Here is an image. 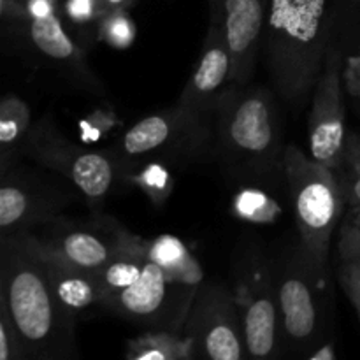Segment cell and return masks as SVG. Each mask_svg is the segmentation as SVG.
Instances as JSON below:
<instances>
[{
    "label": "cell",
    "instance_id": "cell-31",
    "mask_svg": "<svg viewBox=\"0 0 360 360\" xmlns=\"http://www.w3.org/2000/svg\"><path fill=\"white\" fill-rule=\"evenodd\" d=\"M309 360H334L336 359V350H334V345L329 341H323L322 345L315 348L311 354L308 355Z\"/></svg>",
    "mask_w": 360,
    "mask_h": 360
},
{
    "label": "cell",
    "instance_id": "cell-32",
    "mask_svg": "<svg viewBox=\"0 0 360 360\" xmlns=\"http://www.w3.org/2000/svg\"><path fill=\"white\" fill-rule=\"evenodd\" d=\"M130 2H134V0H102V6H104L105 13V11L111 9H127Z\"/></svg>",
    "mask_w": 360,
    "mask_h": 360
},
{
    "label": "cell",
    "instance_id": "cell-4",
    "mask_svg": "<svg viewBox=\"0 0 360 360\" xmlns=\"http://www.w3.org/2000/svg\"><path fill=\"white\" fill-rule=\"evenodd\" d=\"M283 176L292 199L299 239L320 267L327 269L333 232L348 206L336 172L319 164L295 144L283 155Z\"/></svg>",
    "mask_w": 360,
    "mask_h": 360
},
{
    "label": "cell",
    "instance_id": "cell-21",
    "mask_svg": "<svg viewBox=\"0 0 360 360\" xmlns=\"http://www.w3.org/2000/svg\"><path fill=\"white\" fill-rule=\"evenodd\" d=\"M132 171L122 174L123 179L132 183L134 186L146 193L148 199L155 206H162L169 199L172 192V176L169 171L167 162L157 160V158H148V160H130Z\"/></svg>",
    "mask_w": 360,
    "mask_h": 360
},
{
    "label": "cell",
    "instance_id": "cell-26",
    "mask_svg": "<svg viewBox=\"0 0 360 360\" xmlns=\"http://www.w3.org/2000/svg\"><path fill=\"white\" fill-rule=\"evenodd\" d=\"M65 16L76 25H88L98 21L104 14L102 0H65Z\"/></svg>",
    "mask_w": 360,
    "mask_h": 360
},
{
    "label": "cell",
    "instance_id": "cell-5",
    "mask_svg": "<svg viewBox=\"0 0 360 360\" xmlns=\"http://www.w3.org/2000/svg\"><path fill=\"white\" fill-rule=\"evenodd\" d=\"M276 274L283 341L308 357L326 333V269L299 239Z\"/></svg>",
    "mask_w": 360,
    "mask_h": 360
},
{
    "label": "cell",
    "instance_id": "cell-3",
    "mask_svg": "<svg viewBox=\"0 0 360 360\" xmlns=\"http://www.w3.org/2000/svg\"><path fill=\"white\" fill-rule=\"evenodd\" d=\"M283 125L264 86H231L214 111V150L239 176L271 179L283 172Z\"/></svg>",
    "mask_w": 360,
    "mask_h": 360
},
{
    "label": "cell",
    "instance_id": "cell-33",
    "mask_svg": "<svg viewBox=\"0 0 360 360\" xmlns=\"http://www.w3.org/2000/svg\"><path fill=\"white\" fill-rule=\"evenodd\" d=\"M347 220H350L352 224L359 225V227H360V206H350V211H348Z\"/></svg>",
    "mask_w": 360,
    "mask_h": 360
},
{
    "label": "cell",
    "instance_id": "cell-20",
    "mask_svg": "<svg viewBox=\"0 0 360 360\" xmlns=\"http://www.w3.org/2000/svg\"><path fill=\"white\" fill-rule=\"evenodd\" d=\"M129 360H181L195 359L192 343L183 334L151 330L127 345Z\"/></svg>",
    "mask_w": 360,
    "mask_h": 360
},
{
    "label": "cell",
    "instance_id": "cell-12",
    "mask_svg": "<svg viewBox=\"0 0 360 360\" xmlns=\"http://www.w3.org/2000/svg\"><path fill=\"white\" fill-rule=\"evenodd\" d=\"M44 225V236L34 234L41 248L55 259L90 273L102 269L122 253L129 234L112 221L81 224L55 218Z\"/></svg>",
    "mask_w": 360,
    "mask_h": 360
},
{
    "label": "cell",
    "instance_id": "cell-18",
    "mask_svg": "<svg viewBox=\"0 0 360 360\" xmlns=\"http://www.w3.org/2000/svg\"><path fill=\"white\" fill-rule=\"evenodd\" d=\"M27 23L30 41L49 60L65 63V65H69V63L76 65L83 60L79 48L76 46L74 39L67 34L58 14L27 20Z\"/></svg>",
    "mask_w": 360,
    "mask_h": 360
},
{
    "label": "cell",
    "instance_id": "cell-15",
    "mask_svg": "<svg viewBox=\"0 0 360 360\" xmlns=\"http://www.w3.org/2000/svg\"><path fill=\"white\" fill-rule=\"evenodd\" d=\"M231 69L232 60L224 25L218 20H210L202 53L185 90L179 95L178 104L200 115L214 116L218 102L232 86Z\"/></svg>",
    "mask_w": 360,
    "mask_h": 360
},
{
    "label": "cell",
    "instance_id": "cell-23",
    "mask_svg": "<svg viewBox=\"0 0 360 360\" xmlns=\"http://www.w3.org/2000/svg\"><path fill=\"white\" fill-rule=\"evenodd\" d=\"M97 34L102 42L115 49H127L136 41V23L127 9L105 11L97 21Z\"/></svg>",
    "mask_w": 360,
    "mask_h": 360
},
{
    "label": "cell",
    "instance_id": "cell-29",
    "mask_svg": "<svg viewBox=\"0 0 360 360\" xmlns=\"http://www.w3.org/2000/svg\"><path fill=\"white\" fill-rule=\"evenodd\" d=\"M56 2L58 0H25V13L27 20L46 18L56 14Z\"/></svg>",
    "mask_w": 360,
    "mask_h": 360
},
{
    "label": "cell",
    "instance_id": "cell-22",
    "mask_svg": "<svg viewBox=\"0 0 360 360\" xmlns=\"http://www.w3.org/2000/svg\"><path fill=\"white\" fill-rule=\"evenodd\" d=\"M236 217L250 224H274L281 207L273 197L260 188H243L236 193L232 202Z\"/></svg>",
    "mask_w": 360,
    "mask_h": 360
},
{
    "label": "cell",
    "instance_id": "cell-14",
    "mask_svg": "<svg viewBox=\"0 0 360 360\" xmlns=\"http://www.w3.org/2000/svg\"><path fill=\"white\" fill-rule=\"evenodd\" d=\"M269 0H210L211 20L224 25L232 86H246L257 67Z\"/></svg>",
    "mask_w": 360,
    "mask_h": 360
},
{
    "label": "cell",
    "instance_id": "cell-7",
    "mask_svg": "<svg viewBox=\"0 0 360 360\" xmlns=\"http://www.w3.org/2000/svg\"><path fill=\"white\" fill-rule=\"evenodd\" d=\"M23 148L42 167L69 179L94 206L109 195L116 178H120V164L111 155L76 146L51 123L42 120L32 127Z\"/></svg>",
    "mask_w": 360,
    "mask_h": 360
},
{
    "label": "cell",
    "instance_id": "cell-2",
    "mask_svg": "<svg viewBox=\"0 0 360 360\" xmlns=\"http://www.w3.org/2000/svg\"><path fill=\"white\" fill-rule=\"evenodd\" d=\"M330 0H269L262 30L267 70L283 101L302 105L322 74L334 42Z\"/></svg>",
    "mask_w": 360,
    "mask_h": 360
},
{
    "label": "cell",
    "instance_id": "cell-28",
    "mask_svg": "<svg viewBox=\"0 0 360 360\" xmlns=\"http://www.w3.org/2000/svg\"><path fill=\"white\" fill-rule=\"evenodd\" d=\"M343 83L347 94L360 98V48L343 58Z\"/></svg>",
    "mask_w": 360,
    "mask_h": 360
},
{
    "label": "cell",
    "instance_id": "cell-25",
    "mask_svg": "<svg viewBox=\"0 0 360 360\" xmlns=\"http://www.w3.org/2000/svg\"><path fill=\"white\" fill-rule=\"evenodd\" d=\"M338 260L341 273L352 274L360 281V227L345 220L338 241Z\"/></svg>",
    "mask_w": 360,
    "mask_h": 360
},
{
    "label": "cell",
    "instance_id": "cell-11",
    "mask_svg": "<svg viewBox=\"0 0 360 360\" xmlns=\"http://www.w3.org/2000/svg\"><path fill=\"white\" fill-rule=\"evenodd\" d=\"M234 299L241 316L246 357H276L283 345V327L276 292V274L253 260L239 276Z\"/></svg>",
    "mask_w": 360,
    "mask_h": 360
},
{
    "label": "cell",
    "instance_id": "cell-13",
    "mask_svg": "<svg viewBox=\"0 0 360 360\" xmlns=\"http://www.w3.org/2000/svg\"><path fill=\"white\" fill-rule=\"evenodd\" d=\"M0 186V227L2 234L28 232L35 225L55 220L72 200V193L55 181L32 172H4Z\"/></svg>",
    "mask_w": 360,
    "mask_h": 360
},
{
    "label": "cell",
    "instance_id": "cell-24",
    "mask_svg": "<svg viewBox=\"0 0 360 360\" xmlns=\"http://www.w3.org/2000/svg\"><path fill=\"white\" fill-rule=\"evenodd\" d=\"M348 206H360V136L348 132L343 162L336 171Z\"/></svg>",
    "mask_w": 360,
    "mask_h": 360
},
{
    "label": "cell",
    "instance_id": "cell-6",
    "mask_svg": "<svg viewBox=\"0 0 360 360\" xmlns=\"http://www.w3.org/2000/svg\"><path fill=\"white\" fill-rule=\"evenodd\" d=\"M210 150H214V116L190 111L178 102L139 120L120 141V153L129 160L188 162Z\"/></svg>",
    "mask_w": 360,
    "mask_h": 360
},
{
    "label": "cell",
    "instance_id": "cell-9",
    "mask_svg": "<svg viewBox=\"0 0 360 360\" xmlns=\"http://www.w3.org/2000/svg\"><path fill=\"white\" fill-rule=\"evenodd\" d=\"M195 357L241 360L246 357L241 316L234 294L221 283H202L195 292L181 330Z\"/></svg>",
    "mask_w": 360,
    "mask_h": 360
},
{
    "label": "cell",
    "instance_id": "cell-1",
    "mask_svg": "<svg viewBox=\"0 0 360 360\" xmlns=\"http://www.w3.org/2000/svg\"><path fill=\"white\" fill-rule=\"evenodd\" d=\"M0 311L20 336L27 357H77L76 313L56 294L48 262L34 234H2Z\"/></svg>",
    "mask_w": 360,
    "mask_h": 360
},
{
    "label": "cell",
    "instance_id": "cell-17",
    "mask_svg": "<svg viewBox=\"0 0 360 360\" xmlns=\"http://www.w3.org/2000/svg\"><path fill=\"white\" fill-rule=\"evenodd\" d=\"M143 248L148 259L160 266L172 281L193 288H199L204 283V273L199 260L176 236L162 234L151 241L143 239Z\"/></svg>",
    "mask_w": 360,
    "mask_h": 360
},
{
    "label": "cell",
    "instance_id": "cell-27",
    "mask_svg": "<svg viewBox=\"0 0 360 360\" xmlns=\"http://www.w3.org/2000/svg\"><path fill=\"white\" fill-rule=\"evenodd\" d=\"M27 359L20 336L14 330L13 323L0 311V360H21Z\"/></svg>",
    "mask_w": 360,
    "mask_h": 360
},
{
    "label": "cell",
    "instance_id": "cell-30",
    "mask_svg": "<svg viewBox=\"0 0 360 360\" xmlns=\"http://www.w3.org/2000/svg\"><path fill=\"white\" fill-rule=\"evenodd\" d=\"M340 281H341V287H343L345 294L348 295V299H350L352 304L355 306V309H357V313L360 316V281L357 280V278L352 276V274L341 273V271H340Z\"/></svg>",
    "mask_w": 360,
    "mask_h": 360
},
{
    "label": "cell",
    "instance_id": "cell-8",
    "mask_svg": "<svg viewBox=\"0 0 360 360\" xmlns=\"http://www.w3.org/2000/svg\"><path fill=\"white\" fill-rule=\"evenodd\" d=\"M197 288L172 281L150 259L132 287L105 297L102 306L153 330L181 334Z\"/></svg>",
    "mask_w": 360,
    "mask_h": 360
},
{
    "label": "cell",
    "instance_id": "cell-10",
    "mask_svg": "<svg viewBox=\"0 0 360 360\" xmlns=\"http://www.w3.org/2000/svg\"><path fill=\"white\" fill-rule=\"evenodd\" d=\"M347 137L343 104V55L334 39L327 51L322 74L311 94V111L308 122L309 157L336 172L343 162Z\"/></svg>",
    "mask_w": 360,
    "mask_h": 360
},
{
    "label": "cell",
    "instance_id": "cell-16",
    "mask_svg": "<svg viewBox=\"0 0 360 360\" xmlns=\"http://www.w3.org/2000/svg\"><path fill=\"white\" fill-rule=\"evenodd\" d=\"M42 252H44V250H42ZM44 255L46 262H48L53 287H55L60 301H62L70 311L77 313L81 311V309H86L94 304H102V301H104V290H102V287L98 285L94 273L69 266V264L55 259V257H51L46 252Z\"/></svg>",
    "mask_w": 360,
    "mask_h": 360
},
{
    "label": "cell",
    "instance_id": "cell-19",
    "mask_svg": "<svg viewBox=\"0 0 360 360\" xmlns=\"http://www.w3.org/2000/svg\"><path fill=\"white\" fill-rule=\"evenodd\" d=\"M32 132L30 108L18 95H6L0 102V148H2V174L9 169V158L25 146Z\"/></svg>",
    "mask_w": 360,
    "mask_h": 360
}]
</instances>
